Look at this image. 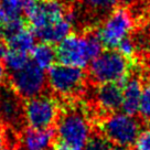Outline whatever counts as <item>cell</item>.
Wrapping results in <instances>:
<instances>
[{"label":"cell","mask_w":150,"mask_h":150,"mask_svg":"<svg viewBox=\"0 0 150 150\" xmlns=\"http://www.w3.org/2000/svg\"><path fill=\"white\" fill-rule=\"evenodd\" d=\"M103 45L96 33L70 34L57 44L56 60L64 65L83 69L102 53Z\"/></svg>","instance_id":"obj_1"},{"label":"cell","mask_w":150,"mask_h":150,"mask_svg":"<svg viewBox=\"0 0 150 150\" xmlns=\"http://www.w3.org/2000/svg\"><path fill=\"white\" fill-rule=\"evenodd\" d=\"M132 61H129L118 51L107 50L89 63L88 77L94 84L106 83L122 84L129 75Z\"/></svg>","instance_id":"obj_2"},{"label":"cell","mask_w":150,"mask_h":150,"mask_svg":"<svg viewBox=\"0 0 150 150\" xmlns=\"http://www.w3.org/2000/svg\"><path fill=\"white\" fill-rule=\"evenodd\" d=\"M98 127L100 135H103L112 145L122 147L134 145L141 132L139 120L135 116L127 114H108L98 122Z\"/></svg>","instance_id":"obj_3"},{"label":"cell","mask_w":150,"mask_h":150,"mask_svg":"<svg viewBox=\"0 0 150 150\" xmlns=\"http://www.w3.org/2000/svg\"><path fill=\"white\" fill-rule=\"evenodd\" d=\"M132 28L134 21L130 11L126 8H117L109 13L95 33L103 47L112 50L117 47L122 39L128 37Z\"/></svg>","instance_id":"obj_4"},{"label":"cell","mask_w":150,"mask_h":150,"mask_svg":"<svg viewBox=\"0 0 150 150\" xmlns=\"http://www.w3.org/2000/svg\"><path fill=\"white\" fill-rule=\"evenodd\" d=\"M47 77V84L54 93L63 97H71L79 95L84 88L86 75L80 67L60 63L49 69Z\"/></svg>","instance_id":"obj_5"},{"label":"cell","mask_w":150,"mask_h":150,"mask_svg":"<svg viewBox=\"0 0 150 150\" xmlns=\"http://www.w3.org/2000/svg\"><path fill=\"white\" fill-rule=\"evenodd\" d=\"M23 116L30 128H51L59 116V106L47 95H38L27 99L23 105Z\"/></svg>","instance_id":"obj_6"},{"label":"cell","mask_w":150,"mask_h":150,"mask_svg":"<svg viewBox=\"0 0 150 150\" xmlns=\"http://www.w3.org/2000/svg\"><path fill=\"white\" fill-rule=\"evenodd\" d=\"M56 134L60 141L84 148L91 137V126L83 112L70 110L59 119Z\"/></svg>","instance_id":"obj_7"},{"label":"cell","mask_w":150,"mask_h":150,"mask_svg":"<svg viewBox=\"0 0 150 150\" xmlns=\"http://www.w3.org/2000/svg\"><path fill=\"white\" fill-rule=\"evenodd\" d=\"M47 83L45 71L35 65L28 63L23 69L17 71L11 75V86L19 97L30 99L41 95Z\"/></svg>","instance_id":"obj_8"},{"label":"cell","mask_w":150,"mask_h":150,"mask_svg":"<svg viewBox=\"0 0 150 150\" xmlns=\"http://www.w3.org/2000/svg\"><path fill=\"white\" fill-rule=\"evenodd\" d=\"M65 12L60 0H25L24 2V13L33 32L61 20Z\"/></svg>","instance_id":"obj_9"},{"label":"cell","mask_w":150,"mask_h":150,"mask_svg":"<svg viewBox=\"0 0 150 150\" xmlns=\"http://www.w3.org/2000/svg\"><path fill=\"white\" fill-rule=\"evenodd\" d=\"M122 109L125 114L135 116L139 112L141 93H142V83L139 76L129 75L122 82Z\"/></svg>","instance_id":"obj_10"},{"label":"cell","mask_w":150,"mask_h":150,"mask_svg":"<svg viewBox=\"0 0 150 150\" xmlns=\"http://www.w3.org/2000/svg\"><path fill=\"white\" fill-rule=\"evenodd\" d=\"M96 103L106 114L117 112L122 108V88L118 83L100 84L95 94Z\"/></svg>","instance_id":"obj_11"},{"label":"cell","mask_w":150,"mask_h":150,"mask_svg":"<svg viewBox=\"0 0 150 150\" xmlns=\"http://www.w3.org/2000/svg\"><path fill=\"white\" fill-rule=\"evenodd\" d=\"M55 138V131L52 128L35 129L29 128L23 131L21 144L23 150H44L47 149Z\"/></svg>","instance_id":"obj_12"},{"label":"cell","mask_w":150,"mask_h":150,"mask_svg":"<svg viewBox=\"0 0 150 150\" xmlns=\"http://www.w3.org/2000/svg\"><path fill=\"white\" fill-rule=\"evenodd\" d=\"M72 28L73 24L64 16V18H62L61 20L47 25L45 28L34 31L33 33L35 38L41 40V42L49 43L52 45V44H59L67 35H70Z\"/></svg>","instance_id":"obj_13"},{"label":"cell","mask_w":150,"mask_h":150,"mask_svg":"<svg viewBox=\"0 0 150 150\" xmlns=\"http://www.w3.org/2000/svg\"><path fill=\"white\" fill-rule=\"evenodd\" d=\"M17 96L11 91H6L0 95V120L6 124L18 122L23 112Z\"/></svg>","instance_id":"obj_14"},{"label":"cell","mask_w":150,"mask_h":150,"mask_svg":"<svg viewBox=\"0 0 150 150\" xmlns=\"http://www.w3.org/2000/svg\"><path fill=\"white\" fill-rule=\"evenodd\" d=\"M31 57L33 61L32 63L45 71L51 69L54 65V62L56 60V53L51 44L41 42L40 44L34 45L31 51Z\"/></svg>","instance_id":"obj_15"},{"label":"cell","mask_w":150,"mask_h":150,"mask_svg":"<svg viewBox=\"0 0 150 150\" xmlns=\"http://www.w3.org/2000/svg\"><path fill=\"white\" fill-rule=\"evenodd\" d=\"M8 47L22 52H31L35 45V35L32 30L23 28L11 37L6 39Z\"/></svg>","instance_id":"obj_16"},{"label":"cell","mask_w":150,"mask_h":150,"mask_svg":"<svg viewBox=\"0 0 150 150\" xmlns=\"http://www.w3.org/2000/svg\"><path fill=\"white\" fill-rule=\"evenodd\" d=\"M1 57L4 60L5 67L11 71L12 73L23 69L28 63H30L28 53L18 51V50H14V49H10V47L6 49Z\"/></svg>","instance_id":"obj_17"},{"label":"cell","mask_w":150,"mask_h":150,"mask_svg":"<svg viewBox=\"0 0 150 150\" xmlns=\"http://www.w3.org/2000/svg\"><path fill=\"white\" fill-rule=\"evenodd\" d=\"M119 0H81L84 7L97 13H110L116 8Z\"/></svg>","instance_id":"obj_18"},{"label":"cell","mask_w":150,"mask_h":150,"mask_svg":"<svg viewBox=\"0 0 150 150\" xmlns=\"http://www.w3.org/2000/svg\"><path fill=\"white\" fill-rule=\"evenodd\" d=\"M24 2L25 0H0V6L6 19L20 18L22 12H24Z\"/></svg>","instance_id":"obj_19"},{"label":"cell","mask_w":150,"mask_h":150,"mask_svg":"<svg viewBox=\"0 0 150 150\" xmlns=\"http://www.w3.org/2000/svg\"><path fill=\"white\" fill-rule=\"evenodd\" d=\"M114 145L109 140H107L103 135H94L89 137L84 150H112Z\"/></svg>","instance_id":"obj_20"},{"label":"cell","mask_w":150,"mask_h":150,"mask_svg":"<svg viewBox=\"0 0 150 150\" xmlns=\"http://www.w3.org/2000/svg\"><path fill=\"white\" fill-rule=\"evenodd\" d=\"M117 51L129 61H132V59L135 57V53H136V44L132 39L127 37L119 42V44L117 45Z\"/></svg>","instance_id":"obj_21"},{"label":"cell","mask_w":150,"mask_h":150,"mask_svg":"<svg viewBox=\"0 0 150 150\" xmlns=\"http://www.w3.org/2000/svg\"><path fill=\"white\" fill-rule=\"evenodd\" d=\"M140 112L141 116L147 120L150 118V83H147L142 87L139 112Z\"/></svg>","instance_id":"obj_22"},{"label":"cell","mask_w":150,"mask_h":150,"mask_svg":"<svg viewBox=\"0 0 150 150\" xmlns=\"http://www.w3.org/2000/svg\"><path fill=\"white\" fill-rule=\"evenodd\" d=\"M134 145L135 150H150V130L140 132Z\"/></svg>","instance_id":"obj_23"},{"label":"cell","mask_w":150,"mask_h":150,"mask_svg":"<svg viewBox=\"0 0 150 150\" xmlns=\"http://www.w3.org/2000/svg\"><path fill=\"white\" fill-rule=\"evenodd\" d=\"M54 150H84V148L69 145V144H65V142H63V141L59 140V142L55 145Z\"/></svg>","instance_id":"obj_24"},{"label":"cell","mask_w":150,"mask_h":150,"mask_svg":"<svg viewBox=\"0 0 150 150\" xmlns=\"http://www.w3.org/2000/svg\"><path fill=\"white\" fill-rule=\"evenodd\" d=\"M6 81V67L2 62H0V88L2 87V85Z\"/></svg>","instance_id":"obj_25"},{"label":"cell","mask_w":150,"mask_h":150,"mask_svg":"<svg viewBox=\"0 0 150 150\" xmlns=\"http://www.w3.org/2000/svg\"><path fill=\"white\" fill-rule=\"evenodd\" d=\"M5 146H6L5 134H4V131L0 129V150H5Z\"/></svg>","instance_id":"obj_26"},{"label":"cell","mask_w":150,"mask_h":150,"mask_svg":"<svg viewBox=\"0 0 150 150\" xmlns=\"http://www.w3.org/2000/svg\"><path fill=\"white\" fill-rule=\"evenodd\" d=\"M6 16L5 13H4V10H2V8H1V6H0V29H1V27H2V24L6 22Z\"/></svg>","instance_id":"obj_27"},{"label":"cell","mask_w":150,"mask_h":150,"mask_svg":"<svg viewBox=\"0 0 150 150\" xmlns=\"http://www.w3.org/2000/svg\"><path fill=\"white\" fill-rule=\"evenodd\" d=\"M112 150H129L127 147H122V146H114Z\"/></svg>","instance_id":"obj_28"},{"label":"cell","mask_w":150,"mask_h":150,"mask_svg":"<svg viewBox=\"0 0 150 150\" xmlns=\"http://www.w3.org/2000/svg\"><path fill=\"white\" fill-rule=\"evenodd\" d=\"M147 70H148V73L150 74V54H149V56H148V59H147Z\"/></svg>","instance_id":"obj_29"},{"label":"cell","mask_w":150,"mask_h":150,"mask_svg":"<svg viewBox=\"0 0 150 150\" xmlns=\"http://www.w3.org/2000/svg\"><path fill=\"white\" fill-rule=\"evenodd\" d=\"M6 47L1 44V42H0V56H2V54H4V52H5Z\"/></svg>","instance_id":"obj_30"},{"label":"cell","mask_w":150,"mask_h":150,"mask_svg":"<svg viewBox=\"0 0 150 150\" xmlns=\"http://www.w3.org/2000/svg\"><path fill=\"white\" fill-rule=\"evenodd\" d=\"M124 4H132L135 0H122Z\"/></svg>","instance_id":"obj_31"},{"label":"cell","mask_w":150,"mask_h":150,"mask_svg":"<svg viewBox=\"0 0 150 150\" xmlns=\"http://www.w3.org/2000/svg\"><path fill=\"white\" fill-rule=\"evenodd\" d=\"M148 128H149V130H150V118L148 119Z\"/></svg>","instance_id":"obj_32"},{"label":"cell","mask_w":150,"mask_h":150,"mask_svg":"<svg viewBox=\"0 0 150 150\" xmlns=\"http://www.w3.org/2000/svg\"><path fill=\"white\" fill-rule=\"evenodd\" d=\"M44 150H49V149H44Z\"/></svg>","instance_id":"obj_33"}]
</instances>
